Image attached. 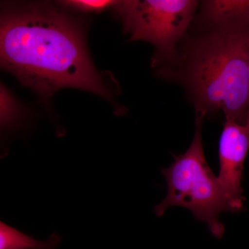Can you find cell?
Returning a JSON list of instances; mask_svg holds the SVG:
<instances>
[{
    "label": "cell",
    "mask_w": 249,
    "mask_h": 249,
    "mask_svg": "<svg viewBox=\"0 0 249 249\" xmlns=\"http://www.w3.org/2000/svg\"><path fill=\"white\" fill-rule=\"evenodd\" d=\"M0 52L2 68L42 97L73 88L109 99V90L90 59L81 28L53 4L4 8Z\"/></svg>",
    "instance_id": "cell-1"
},
{
    "label": "cell",
    "mask_w": 249,
    "mask_h": 249,
    "mask_svg": "<svg viewBox=\"0 0 249 249\" xmlns=\"http://www.w3.org/2000/svg\"><path fill=\"white\" fill-rule=\"evenodd\" d=\"M249 25L216 29L193 49L188 82L196 110H222L247 124L249 109Z\"/></svg>",
    "instance_id": "cell-2"
},
{
    "label": "cell",
    "mask_w": 249,
    "mask_h": 249,
    "mask_svg": "<svg viewBox=\"0 0 249 249\" xmlns=\"http://www.w3.org/2000/svg\"><path fill=\"white\" fill-rule=\"evenodd\" d=\"M206 113L196 110V132L189 148L175 157L170 167L162 169L168 187L167 195L155 207L161 217L173 206L189 210L198 220L204 222L216 238L221 239L225 228L219 215L232 213L230 203L205 157L202 142L203 121Z\"/></svg>",
    "instance_id": "cell-3"
},
{
    "label": "cell",
    "mask_w": 249,
    "mask_h": 249,
    "mask_svg": "<svg viewBox=\"0 0 249 249\" xmlns=\"http://www.w3.org/2000/svg\"><path fill=\"white\" fill-rule=\"evenodd\" d=\"M194 0H128L114 6L131 41L150 42L159 55L170 59L195 14Z\"/></svg>",
    "instance_id": "cell-4"
},
{
    "label": "cell",
    "mask_w": 249,
    "mask_h": 249,
    "mask_svg": "<svg viewBox=\"0 0 249 249\" xmlns=\"http://www.w3.org/2000/svg\"><path fill=\"white\" fill-rule=\"evenodd\" d=\"M249 151V124H242L226 119L219 143L217 179L234 213L244 209L242 180Z\"/></svg>",
    "instance_id": "cell-5"
},
{
    "label": "cell",
    "mask_w": 249,
    "mask_h": 249,
    "mask_svg": "<svg viewBox=\"0 0 249 249\" xmlns=\"http://www.w3.org/2000/svg\"><path fill=\"white\" fill-rule=\"evenodd\" d=\"M202 9L204 19L216 29L249 25V0H209Z\"/></svg>",
    "instance_id": "cell-6"
},
{
    "label": "cell",
    "mask_w": 249,
    "mask_h": 249,
    "mask_svg": "<svg viewBox=\"0 0 249 249\" xmlns=\"http://www.w3.org/2000/svg\"><path fill=\"white\" fill-rule=\"evenodd\" d=\"M62 237L56 232L50 235L48 240H36L15 228L0 222V249H57Z\"/></svg>",
    "instance_id": "cell-7"
},
{
    "label": "cell",
    "mask_w": 249,
    "mask_h": 249,
    "mask_svg": "<svg viewBox=\"0 0 249 249\" xmlns=\"http://www.w3.org/2000/svg\"><path fill=\"white\" fill-rule=\"evenodd\" d=\"M24 109L14 95L4 85H1V109H0V124L1 130L13 132L20 126Z\"/></svg>",
    "instance_id": "cell-8"
},
{
    "label": "cell",
    "mask_w": 249,
    "mask_h": 249,
    "mask_svg": "<svg viewBox=\"0 0 249 249\" xmlns=\"http://www.w3.org/2000/svg\"><path fill=\"white\" fill-rule=\"evenodd\" d=\"M117 2L112 0H67L60 1V4L81 12L100 13L109 8H114Z\"/></svg>",
    "instance_id": "cell-9"
},
{
    "label": "cell",
    "mask_w": 249,
    "mask_h": 249,
    "mask_svg": "<svg viewBox=\"0 0 249 249\" xmlns=\"http://www.w3.org/2000/svg\"><path fill=\"white\" fill-rule=\"evenodd\" d=\"M247 123H248V124H249V109L248 121H247Z\"/></svg>",
    "instance_id": "cell-10"
}]
</instances>
